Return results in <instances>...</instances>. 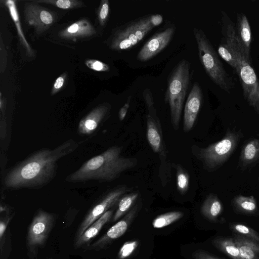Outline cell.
Here are the masks:
<instances>
[{"label":"cell","instance_id":"obj_21","mask_svg":"<svg viewBox=\"0 0 259 259\" xmlns=\"http://www.w3.org/2000/svg\"><path fill=\"white\" fill-rule=\"evenodd\" d=\"M233 236L242 259H259L258 242L238 234Z\"/></svg>","mask_w":259,"mask_h":259},{"label":"cell","instance_id":"obj_13","mask_svg":"<svg viewBox=\"0 0 259 259\" xmlns=\"http://www.w3.org/2000/svg\"><path fill=\"white\" fill-rule=\"evenodd\" d=\"M111 109V105L107 103L93 109L79 122L78 133L81 136L89 137L97 133L109 117Z\"/></svg>","mask_w":259,"mask_h":259},{"label":"cell","instance_id":"obj_12","mask_svg":"<svg viewBox=\"0 0 259 259\" xmlns=\"http://www.w3.org/2000/svg\"><path fill=\"white\" fill-rule=\"evenodd\" d=\"M24 14L26 21L38 34L46 31L55 20L53 13L34 1L25 3Z\"/></svg>","mask_w":259,"mask_h":259},{"label":"cell","instance_id":"obj_18","mask_svg":"<svg viewBox=\"0 0 259 259\" xmlns=\"http://www.w3.org/2000/svg\"><path fill=\"white\" fill-rule=\"evenodd\" d=\"M96 34V31L90 22L86 19H82L61 30L58 35L61 38L75 40Z\"/></svg>","mask_w":259,"mask_h":259},{"label":"cell","instance_id":"obj_37","mask_svg":"<svg viewBox=\"0 0 259 259\" xmlns=\"http://www.w3.org/2000/svg\"><path fill=\"white\" fill-rule=\"evenodd\" d=\"M192 255L194 259H220L211 255L201 249L195 250Z\"/></svg>","mask_w":259,"mask_h":259},{"label":"cell","instance_id":"obj_38","mask_svg":"<svg viewBox=\"0 0 259 259\" xmlns=\"http://www.w3.org/2000/svg\"><path fill=\"white\" fill-rule=\"evenodd\" d=\"M131 100V97L130 96L124 105L120 109L118 112V117L120 121H122L127 113L130 107V103Z\"/></svg>","mask_w":259,"mask_h":259},{"label":"cell","instance_id":"obj_17","mask_svg":"<svg viewBox=\"0 0 259 259\" xmlns=\"http://www.w3.org/2000/svg\"><path fill=\"white\" fill-rule=\"evenodd\" d=\"M221 14L222 34L223 36L222 41L226 43L234 52L240 62L246 61L238 40L236 25L225 11H222Z\"/></svg>","mask_w":259,"mask_h":259},{"label":"cell","instance_id":"obj_16","mask_svg":"<svg viewBox=\"0 0 259 259\" xmlns=\"http://www.w3.org/2000/svg\"><path fill=\"white\" fill-rule=\"evenodd\" d=\"M236 29L240 47L245 60L251 64L250 48L252 40L251 27L246 16L242 12L236 15Z\"/></svg>","mask_w":259,"mask_h":259},{"label":"cell","instance_id":"obj_9","mask_svg":"<svg viewBox=\"0 0 259 259\" xmlns=\"http://www.w3.org/2000/svg\"><path fill=\"white\" fill-rule=\"evenodd\" d=\"M133 188L125 185L118 186L106 193L89 210L76 232L75 241L85 230L106 211L117 204L124 194L131 192Z\"/></svg>","mask_w":259,"mask_h":259},{"label":"cell","instance_id":"obj_25","mask_svg":"<svg viewBox=\"0 0 259 259\" xmlns=\"http://www.w3.org/2000/svg\"><path fill=\"white\" fill-rule=\"evenodd\" d=\"M234 208L239 212L254 214L257 211V203L253 196H236L232 200Z\"/></svg>","mask_w":259,"mask_h":259},{"label":"cell","instance_id":"obj_7","mask_svg":"<svg viewBox=\"0 0 259 259\" xmlns=\"http://www.w3.org/2000/svg\"><path fill=\"white\" fill-rule=\"evenodd\" d=\"M154 27L152 15L133 21L115 32L110 47L116 51L128 50L140 42Z\"/></svg>","mask_w":259,"mask_h":259},{"label":"cell","instance_id":"obj_14","mask_svg":"<svg viewBox=\"0 0 259 259\" xmlns=\"http://www.w3.org/2000/svg\"><path fill=\"white\" fill-rule=\"evenodd\" d=\"M175 30V27L171 26L153 35L139 52L137 59L139 61L145 62L159 53L169 44Z\"/></svg>","mask_w":259,"mask_h":259},{"label":"cell","instance_id":"obj_23","mask_svg":"<svg viewBox=\"0 0 259 259\" xmlns=\"http://www.w3.org/2000/svg\"><path fill=\"white\" fill-rule=\"evenodd\" d=\"M16 26L20 44L25 49L28 56L32 57L34 55L33 50L27 42L22 29L19 14L17 9L16 1L7 0L4 2Z\"/></svg>","mask_w":259,"mask_h":259},{"label":"cell","instance_id":"obj_34","mask_svg":"<svg viewBox=\"0 0 259 259\" xmlns=\"http://www.w3.org/2000/svg\"><path fill=\"white\" fill-rule=\"evenodd\" d=\"M85 64L89 68L97 71H108L110 70L107 64L98 60H87Z\"/></svg>","mask_w":259,"mask_h":259},{"label":"cell","instance_id":"obj_22","mask_svg":"<svg viewBox=\"0 0 259 259\" xmlns=\"http://www.w3.org/2000/svg\"><path fill=\"white\" fill-rule=\"evenodd\" d=\"M223 211V204L214 193H210L206 197L201 207L202 214L207 219L213 222L217 220Z\"/></svg>","mask_w":259,"mask_h":259},{"label":"cell","instance_id":"obj_1","mask_svg":"<svg viewBox=\"0 0 259 259\" xmlns=\"http://www.w3.org/2000/svg\"><path fill=\"white\" fill-rule=\"evenodd\" d=\"M78 146V143L69 139L54 149H42L33 153L8 172L4 179L5 186L16 190L46 186L56 177L58 161Z\"/></svg>","mask_w":259,"mask_h":259},{"label":"cell","instance_id":"obj_30","mask_svg":"<svg viewBox=\"0 0 259 259\" xmlns=\"http://www.w3.org/2000/svg\"><path fill=\"white\" fill-rule=\"evenodd\" d=\"M36 3H46L55 6L62 9H72L82 7L84 6V3L78 0H36Z\"/></svg>","mask_w":259,"mask_h":259},{"label":"cell","instance_id":"obj_19","mask_svg":"<svg viewBox=\"0 0 259 259\" xmlns=\"http://www.w3.org/2000/svg\"><path fill=\"white\" fill-rule=\"evenodd\" d=\"M259 164V139L247 141L241 150L238 166L241 170L251 168Z\"/></svg>","mask_w":259,"mask_h":259},{"label":"cell","instance_id":"obj_11","mask_svg":"<svg viewBox=\"0 0 259 259\" xmlns=\"http://www.w3.org/2000/svg\"><path fill=\"white\" fill-rule=\"evenodd\" d=\"M245 100L259 114V80L251 65L242 61L237 73Z\"/></svg>","mask_w":259,"mask_h":259},{"label":"cell","instance_id":"obj_8","mask_svg":"<svg viewBox=\"0 0 259 259\" xmlns=\"http://www.w3.org/2000/svg\"><path fill=\"white\" fill-rule=\"evenodd\" d=\"M56 215L42 209H38L29 226L26 245L31 258L36 257L38 249L45 246L55 224Z\"/></svg>","mask_w":259,"mask_h":259},{"label":"cell","instance_id":"obj_10","mask_svg":"<svg viewBox=\"0 0 259 259\" xmlns=\"http://www.w3.org/2000/svg\"><path fill=\"white\" fill-rule=\"evenodd\" d=\"M142 201L140 199L122 219L112 226L105 234L93 243L84 247L86 250H100L105 248L114 240L122 236L141 210Z\"/></svg>","mask_w":259,"mask_h":259},{"label":"cell","instance_id":"obj_32","mask_svg":"<svg viewBox=\"0 0 259 259\" xmlns=\"http://www.w3.org/2000/svg\"><path fill=\"white\" fill-rule=\"evenodd\" d=\"M139 243L138 240L125 242L118 253L117 259H126L128 257L135 251L138 246Z\"/></svg>","mask_w":259,"mask_h":259},{"label":"cell","instance_id":"obj_28","mask_svg":"<svg viewBox=\"0 0 259 259\" xmlns=\"http://www.w3.org/2000/svg\"><path fill=\"white\" fill-rule=\"evenodd\" d=\"M218 53L220 56L232 67L237 73L241 62L238 60L236 55L230 47L222 41L218 47Z\"/></svg>","mask_w":259,"mask_h":259},{"label":"cell","instance_id":"obj_15","mask_svg":"<svg viewBox=\"0 0 259 259\" xmlns=\"http://www.w3.org/2000/svg\"><path fill=\"white\" fill-rule=\"evenodd\" d=\"M201 88L197 82H195L187 99L184 113L183 131L189 132L196 121L202 102Z\"/></svg>","mask_w":259,"mask_h":259},{"label":"cell","instance_id":"obj_6","mask_svg":"<svg viewBox=\"0 0 259 259\" xmlns=\"http://www.w3.org/2000/svg\"><path fill=\"white\" fill-rule=\"evenodd\" d=\"M190 63L186 59L180 61L169 76L165 101L169 106L171 122L178 130L182 111L190 81Z\"/></svg>","mask_w":259,"mask_h":259},{"label":"cell","instance_id":"obj_24","mask_svg":"<svg viewBox=\"0 0 259 259\" xmlns=\"http://www.w3.org/2000/svg\"><path fill=\"white\" fill-rule=\"evenodd\" d=\"M140 193L138 191L127 193L120 198L115 212L112 217V222H114L125 215L137 201Z\"/></svg>","mask_w":259,"mask_h":259},{"label":"cell","instance_id":"obj_36","mask_svg":"<svg viewBox=\"0 0 259 259\" xmlns=\"http://www.w3.org/2000/svg\"><path fill=\"white\" fill-rule=\"evenodd\" d=\"M12 219V216L9 215L8 212L6 215L3 218L1 217L0 221V240L1 243L2 242L3 237H4V234L6 228Z\"/></svg>","mask_w":259,"mask_h":259},{"label":"cell","instance_id":"obj_31","mask_svg":"<svg viewBox=\"0 0 259 259\" xmlns=\"http://www.w3.org/2000/svg\"><path fill=\"white\" fill-rule=\"evenodd\" d=\"M230 229L238 234L243 235L259 243V233L251 228L239 223H233Z\"/></svg>","mask_w":259,"mask_h":259},{"label":"cell","instance_id":"obj_29","mask_svg":"<svg viewBox=\"0 0 259 259\" xmlns=\"http://www.w3.org/2000/svg\"><path fill=\"white\" fill-rule=\"evenodd\" d=\"M177 173V186L179 193L184 195L187 193L189 188L190 176L186 170L179 164L173 165Z\"/></svg>","mask_w":259,"mask_h":259},{"label":"cell","instance_id":"obj_39","mask_svg":"<svg viewBox=\"0 0 259 259\" xmlns=\"http://www.w3.org/2000/svg\"><path fill=\"white\" fill-rule=\"evenodd\" d=\"M152 21L155 26H157L162 22L163 17L160 14L152 15Z\"/></svg>","mask_w":259,"mask_h":259},{"label":"cell","instance_id":"obj_27","mask_svg":"<svg viewBox=\"0 0 259 259\" xmlns=\"http://www.w3.org/2000/svg\"><path fill=\"white\" fill-rule=\"evenodd\" d=\"M183 215L184 213L180 211L166 212L156 217L152 221V224L154 228H162L178 221Z\"/></svg>","mask_w":259,"mask_h":259},{"label":"cell","instance_id":"obj_26","mask_svg":"<svg viewBox=\"0 0 259 259\" xmlns=\"http://www.w3.org/2000/svg\"><path fill=\"white\" fill-rule=\"evenodd\" d=\"M212 243L215 248L232 259H242L233 238L219 237L214 238Z\"/></svg>","mask_w":259,"mask_h":259},{"label":"cell","instance_id":"obj_3","mask_svg":"<svg viewBox=\"0 0 259 259\" xmlns=\"http://www.w3.org/2000/svg\"><path fill=\"white\" fill-rule=\"evenodd\" d=\"M147 108L146 137L149 145L157 155L160 161L159 177L163 187L170 181L173 164L170 162L166 149L160 120L151 91L146 89L143 93Z\"/></svg>","mask_w":259,"mask_h":259},{"label":"cell","instance_id":"obj_33","mask_svg":"<svg viewBox=\"0 0 259 259\" xmlns=\"http://www.w3.org/2000/svg\"><path fill=\"white\" fill-rule=\"evenodd\" d=\"M110 11L109 2L108 0L101 1L97 11V17L101 26H103L106 23Z\"/></svg>","mask_w":259,"mask_h":259},{"label":"cell","instance_id":"obj_4","mask_svg":"<svg viewBox=\"0 0 259 259\" xmlns=\"http://www.w3.org/2000/svg\"><path fill=\"white\" fill-rule=\"evenodd\" d=\"M240 130L228 129L220 141L204 148L193 145L191 153L200 161L204 169L213 172L222 167L229 159L243 137Z\"/></svg>","mask_w":259,"mask_h":259},{"label":"cell","instance_id":"obj_2","mask_svg":"<svg viewBox=\"0 0 259 259\" xmlns=\"http://www.w3.org/2000/svg\"><path fill=\"white\" fill-rule=\"evenodd\" d=\"M122 147L111 146L102 153L84 162L76 170L69 175L65 181L84 182L93 180L100 182H112L124 171L135 167L136 157H126L121 155Z\"/></svg>","mask_w":259,"mask_h":259},{"label":"cell","instance_id":"obj_5","mask_svg":"<svg viewBox=\"0 0 259 259\" xmlns=\"http://www.w3.org/2000/svg\"><path fill=\"white\" fill-rule=\"evenodd\" d=\"M193 34L197 44L199 58L206 73L222 90L230 93L234 88V83L210 41L200 29L194 28Z\"/></svg>","mask_w":259,"mask_h":259},{"label":"cell","instance_id":"obj_35","mask_svg":"<svg viewBox=\"0 0 259 259\" xmlns=\"http://www.w3.org/2000/svg\"><path fill=\"white\" fill-rule=\"evenodd\" d=\"M66 77L67 73L64 72L56 79L51 90V95L57 94L62 89L64 84Z\"/></svg>","mask_w":259,"mask_h":259},{"label":"cell","instance_id":"obj_20","mask_svg":"<svg viewBox=\"0 0 259 259\" xmlns=\"http://www.w3.org/2000/svg\"><path fill=\"white\" fill-rule=\"evenodd\" d=\"M114 210L110 209L103 214L99 219L91 225L83 233L82 235L74 242L75 248L86 247L93 238L99 233L103 226L111 219Z\"/></svg>","mask_w":259,"mask_h":259}]
</instances>
